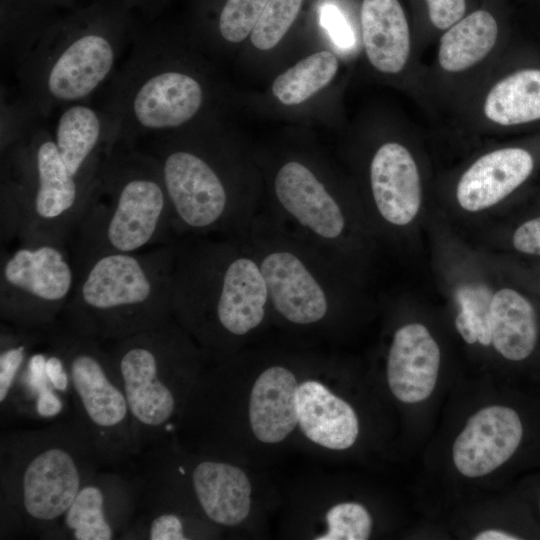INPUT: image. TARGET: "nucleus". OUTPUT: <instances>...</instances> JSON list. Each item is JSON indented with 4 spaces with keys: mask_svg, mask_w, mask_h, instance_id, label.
I'll use <instances>...</instances> for the list:
<instances>
[{
    "mask_svg": "<svg viewBox=\"0 0 540 540\" xmlns=\"http://www.w3.org/2000/svg\"><path fill=\"white\" fill-rule=\"evenodd\" d=\"M48 119H28L1 150V237L69 246L94 188L63 162Z\"/></svg>",
    "mask_w": 540,
    "mask_h": 540,
    "instance_id": "39448f33",
    "label": "nucleus"
},
{
    "mask_svg": "<svg viewBox=\"0 0 540 540\" xmlns=\"http://www.w3.org/2000/svg\"><path fill=\"white\" fill-rule=\"evenodd\" d=\"M105 345L142 452L175 432L173 421L182 414L198 378L201 352L174 318Z\"/></svg>",
    "mask_w": 540,
    "mask_h": 540,
    "instance_id": "6e6552de",
    "label": "nucleus"
},
{
    "mask_svg": "<svg viewBox=\"0 0 540 540\" xmlns=\"http://www.w3.org/2000/svg\"><path fill=\"white\" fill-rule=\"evenodd\" d=\"M171 305L202 347L226 352L259 328L270 310L258 259L245 235L174 243Z\"/></svg>",
    "mask_w": 540,
    "mask_h": 540,
    "instance_id": "7ed1b4c3",
    "label": "nucleus"
},
{
    "mask_svg": "<svg viewBox=\"0 0 540 540\" xmlns=\"http://www.w3.org/2000/svg\"><path fill=\"white\" fill-rule=\"evenodd\" d=\"M190 485L209 521L231 527L249 515L252 487L241 468L224 461L201 460L191 470Z\"/></svg>",
    "mask_w": 540,
    "mask_h": 540,
    "instance_id": "aec40b11",
    "label": "nucleus"
},
{
    "mask_svg": "<svg viewBox=\"0 0 540 540\" xmlns=\"http://www.w3.org/2000/svg\"><path fill=\"white\" fill-rule=\"evenodd\" d=\"M137 502L138 488L133 476L101 469L82 486L64 514L60 539H123Z\"/></svg>",
    "mask_w": 540,
    "mask_h": 540,
    "instance_id": "4468645a",
    "label": "nucleus"
},
{
    "mask_svg": "<svg viewBox=\"0 0 540 540\" xmlns=\"http://www.w3.org/2000/svg\"><path fill=\"white\" fill-rule=\"evenodd\" d=\"M205 98L199 79L175 64L157 21L142 22L125 59L105 86L99 108L112 122L117 143L138 145L189 124Z\"/></svg>",
    "mask_w": 540,
    "mask_h": 540,
    "instance_id": "0eeeda50",
    "label": "nucleus"
},
{
    "mask_svg": "<svg viewBox=\"0 0 540 540\" xmlns=\"http://www.w3.org/2000/svg\"><path fill=\"white\" fill-rule=\"evenodd\" d=\"M512 243L521 253L540 256V216L523 222L515 230Z\"/></svg>",
    "mask_w": 540,
    "mask_h": 540,
    "instance_id": "f704fd0d",
    "label": "nucleus"
},
{
    "mask_svg": "<svg viewBox=\"0 0 540 540\" xmlns=\"http://www.w3.org/2000/svg\"><path fill=\"white\" fill-rule=\"evenodd\" d=\"M52 128L60 156L71 174L94 188L101 168L117 144V133L101 108L74 103L57 112Z\"/></svg>",
    "mask_w": 540,
    "mask_h": 540,
    "instance_id": "2eb2a0df",
    "label": "nucleus"
},
{
    "mask_svg": "<svg viewBox=\"0 0 540 540\" xmlns=\"http://www.w3.org/2000/svg\"><path fill=\"white\" fill-rule=\"evenodd\" d=\"M457 331L468 344L478 342L477 329L474 322L462 311L455 318Z\"/></svg>",
    "mask_w": 540,
    "mask_h": 540,
    "instance_id": "e433bc0d",
    "label": "nucleus"
},
{
    "mask_svg": "<svg viewBox=\"0 0 540 540\" xmlns=\"http://www.w3.org/2000/svg\"><path fill=\"white\" fill-rule=\"evenodd\" d=\"M362 40L371 65L386 74L405 67L411 49L405 12L398 0H363Z\"/></svg>",
    "mask_w": 540,
    "mask_h": 540,
    "instance_id": "5701e85b",
    "label": "nucleus"
},
{
    "mask_svg": "<svg viewBox=\"0 0 540 540\" xmlns=\"http://www.w3.org/2000/svg\"><path fill=\"white\" fill-rule=\"evenodd\" d=\"M475 540H518L519 537L505 531L488 529L478 533Z\"/></svg>",
    "mask_w": 540,
    "mask_h": 540,
    "instance_id": "58836bf2",
    "label": "nucleus"
},
{
    "mask_svg": "<svg viewBox=\"0 0 540 540\" xmlns=\"http://www.w3.org/2000/svg\"><path fill=\"white\" fill-rule=\"evenodd\" d=\"M440 367V349L419 323L396 330L387 357V381L392 394L403 403H419L433 392Z\"/></svg>",
    "mask_w": 540,
    "mask_h": 540,
    "instance_id": "f3484780",
    "label": "nucleus"
},
{
    "mask_svg": "<svg viewBox=\"0 0 540 540\" xmlns=\"http://www.w3.org/2000/svg\"><path fill=\"white\" fill-rule=\"evenodd\" d=\"M268 0H226L218 18L223 40L240 43L251 34Z\"/></svg>",
    "mask_w": 540,
    "mask_h": 540,
    "instance_id": "7c9ffc66",
    "label": "nucleus"
},
{
    "mask_svg": "<svg viewBox=\"0 0 540 540\" xmlns=\"http://www.w3.org/2000/svg\"><path fill=\"white\" fill-rule=\"evenodd\" d=\"M35 3L51 10L76 9L99 0H32Z\"/></svg>",
    "mask_w": 540,
    "mask_h": 540,
    "instance_id": "4c0bfd02",
    "label": "nucleus"
},
{
    "mask_svg": "<svg viewBox=\"0 0 540 540\" xmlns=\"http://www.w3.org/2000/svg\"><path fill=\"white\" fill-rule=\"evenodd\" d=\"M273 197V207L264 212L271 220L339 260L348 216L309 166L298 160L284 162L274 176Z\"/></svg>",
    "mask_w": 540,
    "mask_h": 540,
    "instance_id": "ddd939ff",
    "label": "nucleus"
},
{
    "mask_svg": "<svg viewBox=\"0 0 540 540\" xmlns=\"http://www.w3.org/2000/svg\"><path fill=\"white\" fill-rule=\"evenodd\" d=\"M75 283L67 246L19 245L1 257L0 319L20 327H46L60 318Z\"/></svg>",
    "mask_w": 540,
    "mask_h": 540,
    "instance_id": "f8f14e48",
    "label": "nucleus"
},
{
    "mask_svg": "<svg viewBox=\"0 0 540 540\" xmlns=\"http://www.w3.org/2000/svg\"><path fill=\"white\" fill-rule=\"evenodd\" d=\"M483 112L501 126L540 120V69L517 70L499 80L488 92Z\"/></svg>",
    "mask_w": 540,
    "mask_h": 540,
    "instance_id": "a878e982",
    "label": "nucleus"
},
{
    "mask_svg": "<svg viewBox=\"0 0 540 540\" xmlns=\"http://www.w3.org/2000/svg\"><path fill=\"white\" fill-rule=\"evenodd\" d=\"M456 296L460 311L476 326L478 342L483 346L492 344L490 312L493 294L485 286H465L458 289Z\"/></svg>",
    "mask_w": 540,
    "mask_h": 540,
    "instance_id": "2f4dec72",
    "label": "nucleus"
},
{
    "mask_svg": "<svg viewBox=\"0 0 540 540\" xmlns=\"http://www.w3.org/2000/svg\"><path fill=\"white\" fill-rule=\"evenodd\" d=\"M303 0H268L250 34L252 44L266 51L275 47L295 21Z\"/></svg>",
    "mask_w": 540,
    "mask_h": 540,
    "instance_id": "c85d7f7f",
    "label": "nucleus"
},
{
    "mask_svg": "<svg viewBox=\"0 0 540 540\" xmlns=\"http://www.w3.org/2000/svg\"><path fill=\"white\" fill-rule=\"evenodd\" d=\"M141 24L123 0L43 12L1 51L16 80L15 100L39 119L88 102L114 76Z\"/></svg>",
    "mask_w": 540,
    "mask_h": 540,
    "instance_id": "f257e3e1",
    "label": "nucleus"
},
{
    "mask_svg": "<svg viewBox=\"0 0 540 540\" xmlns=\"http://www.w3.org/2000/svg\"><path fill=\"white\" fill-rule=\"evenodd\" d=\"M174 243L150 251L109 253L76 273L59 320L73 332L109 342L173 318Z\"/></svg>",
    "mask_w": 540,
    "mask_h": 540,
    "instance_id": "423d86ee",
    "label": "nucleus"
},
{
    "mask_svg": "<svg viewBox=\"0 0 540 540\" xmlns=\"http://www.w3.org/2000/svg\"><path fill=\"white\" fill-rule=\"evenodd\" d=\"M491 338L496 351L511 361L528 358L538 339L537 314L520 292L503 288L491 302Z\"/></svg>",
    "mask_w": 540,
    "mask_h": 540,
    "instance_id": "b1692460",
    "label": "nucleus"
},
{
    "mask_svg": "<svg viewBox=\"0 0 540 540\" xmlns=\"http://www.w3.org/2000/svg\"><path fill=\"white\" fill-rule=\"evenodd\" d=\"M172 208L175 233L243 236L259 214L239 199L217 163L196 147L170 135L149 139Z\"/></svg>",
    "mask_w": 540,
    "mask_h": 540,
    "instance_id": "9b49d317",
    "label": "nucleus"
},
{
    "mask_svg": "<svg viewBox=\"0 0 540 540\" xmlns=\"http://www.w3.org/2000/svg\"><path fill=\"white\" fill-rule=\"evenodd\" d=\"M327 531L317 540H366L372 531V517L360 503L342 502L326 513Z\"/></svg>",
    "mask_w": 540,
    "mask_h": 540,
    "instance_id": "c756f323",
    "label": "nucleus"
},
{
    "mask_svg": "<svg viewBox=\"0 0 540 540\" xmlns=\"http://www.w3.org/2000/svg\"><path fill=\"white\" fill-rule=\"evenodd\" d=\"M320 22L338 46L346 48L352 45V30L336 6L324 5L320 12Z\"/></svg>",
    "mask_w": 540,
    "mask_h": 540,
    "instance_id": "72a5a7b5",
    "label": "nucleus"
},
{
    "mask_svg": "<svg viewBox=\"0 0 540 540\" xmlns=\"http://www.w3.org/2000/svg\"><path fill=\"white\" fill-rule=\"evenodd\" d=\"M337 70L338 60L333 53L315 52L278 75L272 92L282 104L298 105L327 86Z\"/></svg>",
    "mask_w": 540,
    "mask_h": 540,
    "instance_id": "bb28decb",
    "label": "nucleus"
},
{
    "mask_svg": "<svg viewBox=\"0 0 540 540\" xmlns=\"http://www.w3.org/2000/svg\"><path fill=\"white\" fill-rule=\"evenodd\" d=\"M428 16L434 27L446 30L463 18L465 0H425Z\"/></svg>",
    "mask_w": 540,
    "mask_h": 540,
    "instance_id": "473e14b6",
    "label": "nucleus"
},
{
    "mask_svg": "<svg viewBox=\"0 0 540 540\" xmlns=\"http://www.w3.org/2000/svg\"><path fill=\"white\" fill-rule=\"evenodd\" d=\"M144 23L157 21L166 0H123Z\"/></svg>",
    "mask_w": 540,
    "mask_h": 540,
    "instance_id": "c9c22d12",
    "label": "nucleus"
},
{
    "mask_svg": "<svg viewBox=\"0 0 540 540\" xmlns=\"http://www.w3.org/2000/svg\"><path fill=\"white\" fill-rule=\"evenodd\" d=\"M41 335V328L20 327L1 321L0 410L7 405L19 373Z\"/></svg>",
    "mask_w": 540,
    "mask_h": 540,
    "instance_id": "cd10ccee",
    "label": "nucleus"
},
{
    "mask_svg": "<svg viewBox=\"0 0 540 540\" xmlns=\"http://www.w3.org/2000/svg\"><path fill=\"white\" fill-rule=\"evenodd\" d=\"M298 424L309 440L332 450L350 448L359 433L352 406L312 379L299 384Z\"/></svg>",
    "mask_w": 540,
    "mask_h": 540,
    "instance_id": "4be33fe9",
    "label": "nucleus"
},
{
    "mask_svg": "<svg viewBox=\"0 0 540 540\" xmlns=\"http://www.w3.org/2000/svg\"><path fill=\"white\" fill-rule=\"evenodd\" d=\"M174 232L171 203L156 157L118 142L99 173L71 241L75 273L98 256L138 252Z\"/></svg>",
    "mask_w": 540,
    "mask_h": 540,
    "instance_id": "20e7f679",
    "label": "nucleus"
},
{
    "mask_svg": "<svg viewBox=\"0 0 540 540\" xmlns=\"http://www.w3.org/2000/svg\"><path fill=\"white\" fill-rule=\"evenodd\" d=\"M299 384L283 365H272L256 378L250 394L249 422L261 442L283 441L298 424Z\"/></svg>",
    "mask_w": 540,
    "mask_h": 540,
    "instance_id": "412c9836",
    "label": "nucleus"
},
{
    "mask_svg": "<svg viewBox=\"0 0 540 540\" xmlns=\"http://www.w3.org/2000/svg\"><path fill=\"white\" fill-rule=\"evenodd\" d=\"M534 169L529 151L502 148L478 158L461 176L456 190L459 205L471 212L489 208L521 186Z\"/></svg>",
    "mask_w": 540,
    "mask_h": 540,
    "instance_id": "6ab92c4d",
    "label": "nucleus"
},
{
    "mask_svg": "<svg viewBox=\"0 0 540 540\" xmlns=\"http://www.w3.org/2000/svg\"><path fill=\"white\" fill-rule=\"evenodd\" d=\"M42 329L67 365L74 415L91 436L104 466L129 464L141 449L105 342L77 334L59 319Z\"/></svg>",
    "mask_w": 540,
    "mask_h": 540,
    "instance_id": "1a4fd4ad",
    "label": "nucleus"
},
{
    "mask_svg": "<svg viewBox=\"0 0 540 540\" xmlns=\"http://www.w3.org/2000/svg\"><path fill=\"white\" fill-rule=\"evenodd\" d=\"M105 468L76 416L0 436L1 539H60L64 514L77 493Z\"/></svg>",
    "mask_w": 540,
    "mask_h": 540,
    "instance_id": "f03ea898",
    "label": "nucleus"
},
{
    "mask_svg": "<svg viewBox=\"0 0 540 540\" xmlns=\"http://www.w3.org/2000/svg\"><path fill=\"white\" fill-rule=\"evenodd\" d=\"M264 276L271 313L297 327L327 322L339 296V260L259 212L245 234Z\"/></svg>",
    "mask_w": 540,
    "mask_h": 540,
    "instance_id": "9d476101",
    "label": "nucleus"
},
{
    "mask_svg": "<svg viewBox=\"0 0 540 540\" xmlns=\"http://www.w3.org/2000/svg\"><path fill=\"white\" fill-rule=\"evenodd\" d=\"M369 178L382 219L395 226L410 223L420 208L421 183L409 150L397 142L381 145L372 157Z\"/></svg>",
    "mask_w": 540,
    "mask_h": 540,
    "instance_id": "a211bd4d",
    "label": "nucleus"
},
{
    "mask_svg": "<svg viewBox=\"0 0 540 540\" xmlns=\"http://www.w3.org/2000/svg\"><path fill=\"white\" fill-rule=\"evenodd\" d=\"M498 25L486 10L461 18L442 35L438 48L440 67L449 73L465 71L482 61L494 48Z\"/></svg>",
    "mask_w": 540,
    "mask_h": 540,
    "instance_id": "393cba45",
    "label": "nucleus"
},
{
    "mask_svg": "<svg viewBox=\"0 0 540 540\" xmlns=\"http://www.w3.org/2000/svg\"><path fill=\"white\" fill-rule=\"evenodd\" d=\"M523 436L518 413L510 407L492 405L473 414L454 441L453 462L468 478L496 470L517 450Z\"/></svg>",
    "mask_w": 540,
    "mask_h": 540,
    "instance_id": "dca6fc26",
    "label": "nucleus"
}]
</instances>
